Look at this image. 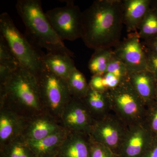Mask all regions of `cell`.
Returning a JSON list of instances; mask_svg holds the SVG:
<instances>
[{"mask_svg": "<svg viewBox=\"0 0 157 157\" xmlns=\"http://www.w3.org/2000/svg\"><path fill=\"white\" fill-rule=\"evenodd\" d=\"M123 25L122 1L97 0L82 12L81 38L94 51L114 48Z\"/></svg>", "mask_w": 157, "mask_h": 157, "instance_id": "6da1fadb", "label": "cell"}, {"mask_svg": "<svg viewBox=\"0 0 157 157\" xmlns=\"http://www.w3.org/2000/svg\"><path fill=\"white\" fill-rule=\"evenodd\" d=\"M0 107L28 119L45 113L37 76L20 66L0 83Z\"/></svg>", "mask_w": 157, "mask_h": 157, "instance_id": "7a4b0ae2", "label": "cell"}, {"mask_svg": "<svg viewBox=\"0 0 157 157\" xmlns=\"http://www.w3.org/2000/svg\"><path fill=\"white\" fill-rule=\"evenodd\" d=\"M17 13L25 25L26 33L34 44L48 52L65 54L72 56V52L57 36L43 12L39 0H18Z\"/></svg>", "mask_w": 157, "mask_h": 157, "instance_id": "3957f363", "label": "cell"}, {"mask_svg": "<svg viewBox=\"0 0 157 157\" xmlns=\"http://www.w3.org/2000/svg\"><path fill=\"white\" fill-rule=\"evenodd\" d=\"M0 32L21 67L37 76L43 68V54L20 32L7 12L0 16Z\"/></svg>", "mask_w": 157, "mask_h": 157, "instance_id": "277c9868", "label": "cell"}, {"mask_svg": "<svg viewBox=\"0 0 157 157\" xmlns=\"http://www.w3.org/2000/svg\"><path fill=\"white\" fill-rule=\"evenodd\" d=\"M111 111L128 126L143 123L147 106L128 79L107 91Z\"/></svg>", "mask_w": 157, "mask_h": 157, "instance_id": "5b68a950", "label": "cell"}, {"mask_svg": "<svg viewBox=\"0 0 157 157\" xmlns=\"http://www.w3.org/2000/svg\"><path fill=\"white\" fill-rule=\"evenodd\" d=\"M37 77L45 113L60 122L64 109L72 98L66 80L55 75L44 66Z\"/></svg>", "mask_w": 157, "mask_h": 157, "instance_id": "8992f818", "label": "cell"}, {"mask_svg": "<svg viewBox=\"0 0 157 157\" xmlns=\"http://www.w3.org/2000/svg\"><path fill=\"white\" fill-rule=\"evenodd\" d=\"M66 6L48 10L46 17L62 41H75L81 38L82 14L73 1H64Z\"/></svg>", "mask_w": 157, "mask_h": 157, "instance_id": "52a82bcc", "label": "cell"}, {"mask_svg": "<svg viewBox=\"0 0 157 157\" xmlns=\"http://www.w3.org/2000/svg\"><path fill=\"white\" fill-rule=\"evenodd\" d=\"M128 127L112 112L95 121L89 135L93 141L105 145L118 155Z\"/></svg>", "mask_w": 157, "mask_h": 157, "instance_id": "ba28073f", "label": "cell"}, {"mask_svg": "<svg viewBox=\"0 0 157 157\" xmlns=\"http://www.w3.org/2000/svg\"><path fill=\"white\" fill-rule=\"evenodd\" d=\"M113 51L125 65L129 73L147 69L146 54L137 32L129 34Z\"/></svg>", "mask_w": 157, "mask_h": 157, "instance_id": "9c48e42d", "label": "cell"}, {"mask_svg": "<svg viewBox=\"0 0 157 157\" xmlns=\"http://www.w3.org/2000/svg\"><path fill=\"white\" fill-rule=\"evenodd\" d=\"M95 121L82 100L72 97L62 113L60 122L69 132L89 135Z\"/></svg>", "mask_w": 157, "mask_h": 157, "instance_id": "30bf717a", "label": "cell"}, {"mask_svg": "<svg viewBox=\"0 0 157 157\" xmlns=\"http://www.w3.org/2000/svg\"><path fill=\"white\" fill-rule=\"evenodd\" d=\"M153 138L144 123L129 125L118 155L119 157H142Z\"/></svg>", "mask_w": 157, "mask_h": 157, "instance_id": "8fae6325", "label": "cell"}, {"mask_svg": "<svg viewBox=\"0 0 157 157\" xmlns=\"http://www.w3.org/2000/svg\"><path fill=\"white\" fill-rule=\"evenodd\" d=\"M28 120L11 109L0 107V147L22 136Z\"/></svg>", "mask_w": 157, "mask_h": 157, "instance_id": "7c38bea8", "label": "cell"}, {"mask_svg": "<svg viewBox=\"0 0 157 157\" xmlns=\"http://www.w3.org/2000/svg\"><path fill=\"white\" fill-rule=\"evenodd\" d=\"M59 121L43 113L29 119L22 137L26 140H38L63 128Z\"/></svg>", "mask_w": 157, "mask_h": 157, "instance_id": "4fadbf2b", "label": "cell"}, {"mask_svg": "<svg viewBox=\"0 0 157 157\" xmlns=\"http://www.w3.org/2000/svg\"><path fill=\"white\" fill-rule=\"evenodd\" d=\"M90 138L83 133L70 132L59 149L56 157H90Z\"/></svg>", "mask_w": 157, "mask_h": 157, "instance_id": "5bb4252c", "label": "cell"}, {"mask_svg": "<svg viewBox=\"0 0 157 157\" xmlns=\"http://www.w3.org/2000/svg\"><path fill=\"white\" fill-rule=\"evenodd\" d=\"M70 132L63 128L38 140H26L35 157H56L62 144Z\"/></svg>", "mask_w": 157, "mask_h": 157, "instance_id": "9a60e30c", "label": "cell"}, {"mask_svg": "<svg viewBox=\"0 0 157 157\" xmlns=\"http://www.w3.org/2000/svg\"><path fill=\"white\" fill-rule=\"evenodd\" d=\"M152 0H123L124 25L129 33L137 32L151 6Z\"/></svg>", "mask_w": 157, "mask_h": 157, "instance_id": "2e32d148", "label": "cell"}, {"mask_svg": "<svg viewBox=\"0 0 157 157\" xmlns=\"http://www.w3.org/2000/svg\"><path fill=\"white\" fill-rule=\"evenodd\" d=\"M128 81L147 107L155 100L156 79L148 70L129 73Z\"/></svg>", "mask_w": 157, "mask_h": 157, "instance_id": "e0dca14e", "label": "cell"}, {"mask_svg": "<svg viewBox=\"0 0 157 157\" xmlns=\"http://www.w3.org/2000/svg\"><path fill=\"white\" fill-rule=\"evenodd\" d=\"M42 62L47 70L65 80L76 68L72 57L63 53L48 52L43 54Z\"/></svg>", "mask_w": 157, "mask_h": 157, "instance_id": "ac0fdd59", "label": "cell"}, {"mask_svg": "<svg viewBox=\"0 0 157 157\" xmlns=\"http://www.w3.org/2000/svg\"><path fill=\"white\" fill-rule=\"evenodd\" d=\"M82 100L95 120L112 112L107 91H98L90 87L86 95Z\"/></svg>", "mask_w": 157, "mask_h": 157, "instance_id": "d6986e66", "label": "cell"}, {"mask_svg": "<svg viewBox=\"0 0 157 157\" xmlns=\"http://www.w3.org/2000/svg\"><path fill=\"white\" fill-rule=\"evenodd\" d=\"M112 48L95 51L88 63V68L93 76H102L106 73L113 56Z\"/></svg>", "mask_w": 157, "mask_h": 157, "instance_id": "ffe728a7", "label": "cell"}, {"mask_svg": "<svg viewBox=\"0 0 157 157\" xmlns=\"http://www.w3.org/2000/svg\"><path fill=\"white\" fill-rule=\"evenodd\" d=\"M141 42L157 37V9L151 6L137 31Z\"/></svg>", "mask_w": 157, "mask_h": 157, "instance_id": "44dd1931", "label": "cell"}, {"mask_svg": "<svg viewBox=\"0 0 157 157\" xmlns=\"http://www.w3.org/2000/svg\"><path fill=\"white\" fill-rule=\"evenodd\" d=\"M0 157H35L26 140L22 137L0 147Z\"/></svg>", "mask_w": 157, "mask_h": 157, "instance_id": "7402d4cb", "label": "cell"}, {"mask_svg": "<svg viewBox=\"0 0 157 157\" xmlns=\"http://www.w3.org/2000/svg\"><path fill=\"white\" fill-rule=\"evenodd\" d=\"M66 81L70 94L73 98L82 99L89 90V84L84 75L76 68L70 73Z\"/></svg>", "mask_w": 157, "mask_h": 157, "instance_id": "603a6c76", "label": "cell"}, {"mask_svg": "<svg viewBox=\"0 0 157 157\" xmlns=\"http://www.w3.org/2000/svg\"><path fill=\"white\" fill-rule=\"evenodd\" d=\"M0 64L6 65L14 70L20 65L2 36H0Z\"/></svg>", "mask_w": 157, "mask_h": 157, "instance_id": "cb8c5ba5", "label": "cell"}, {"mask_svg": "<svg viewBox=\"0 0 157 157\" xmlns=\"http://www.w3.org/2000/svg\"><path fill=\"white\" fill-rule=\"evenodd\" d=\"M153 137H157V101L155 100L147 107L143 123Z\"/></svg>", "mask_w": 157, "mask_h": 157, "instance_id": "d4e9b609", "label": "cell"}, {"mask_svg": "<svg viewBox=\"0 0 157 157\" xmlns=\"http://www.w3.org/2000/svg\"><path fill=\"white\" fill-rule=\"evenodd\" d=\"M90 157H119L110 149L90 139Z\"/></svg>", "mask_w": 157, "mask_h": 157, "instance_id": "484cf974", "label": "cell"}, {"mask_svg": "<svg viewBox=\"0 0 157 157\" xmlns=\"http://www.w3.org/2000/svg\"><path fill=\"white\" fill-rule=\"evenodd\" d=\"M143 48L146 54L147 70L153 74L157 81V54Z\"/></svg>", "mask_w": 157, "mask_h": 157, "instance_id": "4316f807", "label": "cell"}, {"mask_svg": "<svg viewBox=\"0 0 157 157\" xmlns=\"http://www.w3.org/2000/svg\"><path fill=\"white\" fill-rule=\"evenodd\" d=\"M90 87L96 91L106 92L103 84V78L101 76H93L89 83Z\"/></svg>", "mask_w": 157, "mask_h": 157, "instance_id": "83f0119b", "label": "cell"}, {"mask_svg": "<svg viewBox=\"0 0 157 157\" xmlns=\"http://www.w3.org/2000/svg\"><path fill=\"white\" fill-rule=\"evenodd\" d=\"M16 70L6 65L0 64V83L7 80Z\"/></svg>", "mask_w": 157, "mask_h": 157, "instance_id": "f1b7e54d", "label": "cell"}, {"mask_svg": "<svg viewBox=\"0 0 157 157\" xmlns=\"http://www.w3.org/2000/svg\"><path fill=\"white\" fill-rule=\"evenodd\" d=\"M142 157H157V137H154Z\"/></svg>", "mask_w": 157, "mask_h": 157, "instance_id": "f546056e", "label": "cell"}, {"mask_svg": "<svg viewBox=\"0 0 157 157\" xmlns=\"http://www.w3.org/2000/svg\"><path fill=\"white\" fill-rule=\"evenodd\" d=\"M141 43L144 48L157 54V37L147 42H141Z\"/></svg>", "mask_w": 157, "mask_h": 157, "instance_id": "4dcf8cb0", "label": "cell"}, {"mask_svg": "<svg viewBox=\"0 0 157 157\" xmlns=\"http://www.w3.org/2000/svg\"><path fill=\"white\" fill-rule=\"evenodd\" d=\"M151 6L157 9V0H152Z\"/></svg>", "mask_w": 157, "mask_h": 157, "instance_id": "1f68e13d", "label": "cell"}, {"mask_svg": "<svg viewBox=\"0 0 157 157\" xmlns=\"http://www.w3.org/2000/svg\"><path fill=\"white\" fill-rule=\"evenodd\" d=\"M155 100L157 101V81L156 84L155 92Z\"/></svg>", "mask_w": 157, "mask_h": 157, "instance_id": "d6a6232c", "label": "cell"}, {"mask_svg": "<svg viewBox=\"0 0 157 157\" xmlns=\"http://www.w3.org/2000/svg\"></svg>", "mask_w": 157, "mask_h": 157, "instance_id": "836d02e7", "label": "cell"}]
</instances>
